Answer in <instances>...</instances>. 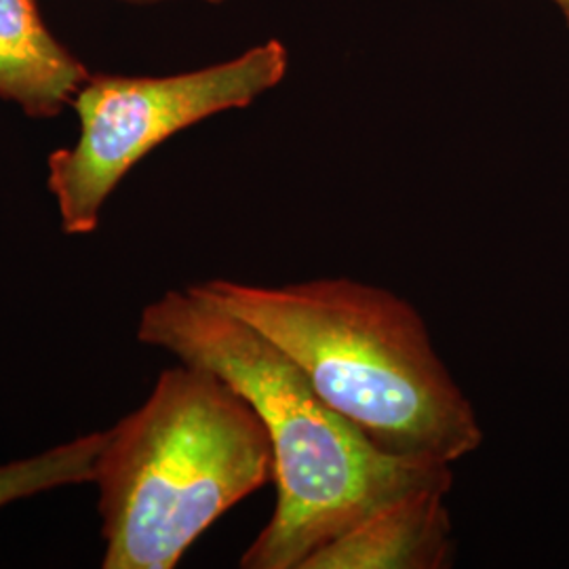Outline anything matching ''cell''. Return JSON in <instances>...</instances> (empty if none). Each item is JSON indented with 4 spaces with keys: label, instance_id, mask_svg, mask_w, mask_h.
<instances>
[{
    "label": "cell",
    "instance_id": "1",
    "mask_svg": "<svg viewBox=\"0 0 569 569\" xmlns=\"http://www.w3.org/2000/svg\"><path fill=\"white\" fill-rule=\"evenodd\" d=\"M138 340L203 367L256 409L274 451L277 505L243 569H302L371 510L416 489H451V467L390 458L315 390L279 346L197 287L146 306Z\"/></svg>",
    "mask_w": 569,
    "mask_h": 569
},
{
    "label": "cell",
    "instance_id": "8",
    "mask_svg": "<svg viewBox=\"0 0 569 569\" xmlns=\"http://www.w3.org/2000/svg\"><path fill=\"white\" fill-rule=\"evenodd\" d=\"M555 2H557V7L563 11V16H566L569 26V0H555Z\"/></svg>",
    "mask_w": 569,
    "mask_h": 569
},
{
    "label": "cell",
    "instance_id": "9",
    "mask_svg": "<svg viewBox=\"0 0 569 569\" xmlns=\"http://www.w3.org/2000/svg\"><path fill=\"white\" fill-rule=\"evenodd\" d=\"M133 2H157V0H133ZM204 2H213V4H218V2H224V0H204Z\"/></svg>",
    "mask_w": 569,
    "mask_h": 569
},
{
    "label": "cell",
    "instance_id": "4",
    "mask_svg": "<svg viewBox=\"0 0 569 569\" xmlns=\"http://www.w3.org/2000/svg\"><path fill=\"white\" fill-rule=\"evenodd\" d=\"M289 56L268 41L241 58L163 79L91 77L72 106L81 136L49 157V190L68 234H89L127 171L186 127L244 108L283 81Z\"/></svg>",
    "mask_w": 569,
    "mask_h": 569
},
{
    "label": "cell",
    "instance_id": "2",
    "mask_svg": "<svg viewBox=\"0 0 569 569\" xmlns=\"http://www.w3.org/2000/svg\"><path fill=\"white\" fill-rule=\"evenodd\" d=\"M194 287L279 346L327 403L390 458L451 467L481 448L475 407L420 312L395 291L348 277Z\"/></svg>",
    "mask_w": 569,
    "mask_h": 569
},
{
    "label": "cell",
    "instance_id": "5",
    "mask_svg": "<svg viewBox=\"0 0 569 569\" xmlns=\"http://www.w3.org/2000/svg\"><path fill=\"white\" fill-rule=\"evenodd\" d=\"M448 489H416L371 510L302 569H443L453 563Z\"/></svg>",
    "mask_w": 569,
    "mask_h": 569
},
{
    "label": "cell",
    "instance_id": "7",
    "mask_svg": "<svg viewBox=\"0 0 569 569\" xmlns=\"http://www.w3.org/2000/svg\"><path fill=\"white\" fill-rule=\"evenodd\" d=\"M108 430L47 449L34 458L0 467V509L42 491L93 481Z\"/></svg>",
    "mask_w": 569,
    "mask_h": 569
},
{
    "label": "cell",
    "instance_id": "6",
    "mask_svg": "<svg viewBox=\"0 0 569 569\" xmlns=\"http://www.w3.org/2000/svg\"><path fill=\"white\" fill-rule=\"evenodd\" d=\"M87 68L44 28L37 0H0V98L28 117H58L72 103Z\"/></svg>",
    "mask_w": 569,
    "mask_h": 569
},
{
    "label": "cell",
    "instance_id": "3",
    "mask_svg": "<svg viewBox=\"0 0 569 569\" xmlns=\"http://www.w3.org/2000/svg\"><path fill=\"white\" fill-rule=\"evenodd\" d=\"M93 481L102 568L171 569L222 515L274 481V451L234 388L182 363L108 430Z\"/></svg>",
    "mask_w": 569,
    "mask_h": 569
}]
</instances>
